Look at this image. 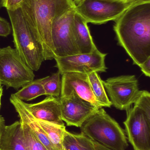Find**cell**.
I'll return each mask as SVG.
<instances>
[{"instance_id":"6da1fadb","label":"cell","mask_w":150,"mask_h":150,"mask_svg":"<svg viewBox=\"0 0 150 150\" xmlns=\"http://www.w3.org/2000/svg\"><path fill=\"white\" fill-rule=\"evenodd\" d=\"M114 21L118 44L140 67L150 57V2L133 4Z\"/></svg>"},{"instance_id":"7a4b0ae2","label":"cell","mask_w":150,"mask_h":150,"mask_svg":"<svg viewBox=\"0 0 150 150\" xmlns=\"http://www.w3.org/2000/svg\"><path fill=\"white\" fill-rule=\"evenodd\" d=\"M74 7L70 0H24L20 4L24 18L41 44L44 60L55 58L51 34L53 22Z\"/></svg>"},{"instance_id":"3957f363","label":"cell","mask_w":150,"mask_h":150,"mask_svg":"<svg viewBox=\"0 0 150 150\" xmlns=\"http://www.w3.org/2000/svg\"><path fill=\"white\" fill-rule=\"evenodd\" d=\"M81 133L112 150H126L129 146L125 130L103 108L80 127Z\"/></svg>"},{"instance_id":"277c9868","label":"cell","mask_w":150,"mask_h":150,"mask_svg":"<svg viewBox=\"0 0 150 150\" xmlns=\"http://www.w3.org/2000/svg\"><path fill=\"white\" fill-rule=\"evenodd\" d=\"M7 12L15 49L33 71H38L45 61L40 42L27 25L20 8L7 10Z\"/></svg>"},{"instance_id":"5b68a950","label":"cell","mask_w":150,"mask_h":150,"mask_svg":"<svg viewBox=\"0 0 150 150\" xmlns=\"http://www.w3.org/2000/svg\"><path fill=\"white\" fill-rule=\"evenodd\" d=\"M33 71L15 48L0 47V83L7 89L18 90L34 78Z\"/></svg>"},{"instance_id":"8992f818","label":"cell","mask_w":150,"mask_h":150,"mask_svg":"<svg viewBox=\"0 0 150 150\" xmlns=\"http://www.w3.org/2000/svg\"><path fill=\"white\" fill-rule=\"evenodd\" d=\"M133 4L125 0H81L75 9L88 23L101 25L115 21Z\"/></svg>"},{"instance_id":"52a82bcc","label":"cell","mask_w":150,"mask_h":150,"mask_svg":"<svg viewBox=\"0 0 150 150\" xmlns=\"http://www.w3.org/2000/svg\"><path fill=\"white\" fill-rule=\"evenodd\" d=\"M75 7L55 19L52 26V42L56 57L79 54L73 30Z\"/></svg>"},{"instance_id":"ba28073f","label":"cell","mask_w":150,"mask_h":150,"mask_svg":"<svg viewBox=\"0 0 150 150\" xmlns=\"http://www.w3.org/2000/svg\"><path fill=\"white\" fill-rule=\"evenodd\" d=\"M112 105L126 110L135 103L140 93L138 81L134 75H122L103 81Z\"/></svg>"},{"instance_id":"9c48e42d","label":"cell","mask_w":150,"mask_h":150,"mask_svg":"<svg viewBox=\"0 0 150 150\" xmlns=\"http://www.w3.org/2000/svg\"><path fill=\"white\" fill-rule=\"evenodd\" d=\"M107 54L97 49L90 54H79L63 57H56L55 67L63 74L67 73L88 74L104 73L107 69L105 63Z\"/></svg>"},{"instance_id":"30bf717a","label":"cell","mask_w":150,"mask_h":150,"mask_svg":"<svg viewBox=\"0 0 150 150\" xmlns=\"http://www.w3.org/2000/svg\"><path fill=\"white\" fill-rule=\"evenodd\" d=\"M126 111L125 133L134 150H150V118L135 105Z\"/></svg>"},{"instance_id":"8fae6325","label":"cell","mask_w":150,"mask_h":150,"mask_svg":"<svg viewBox=\"0 0 150 150\" xmlns=\"http://www.w3.org/2000/svg\"><path fill=\"white\" fill-rule=\"evenodd\" d=\"M60 101L61 119L68 126L80 127L99 109L75 94L60 97Z\"/></svg>"},{"instance_id":"7c38bea8","label":"cell","mask_w":150,"mask_h":150,"mask_svg":"<svg viewBox=\"0 0 150 150\" xmlns=\"http://www.w3.org/2000/svg\"><path fill=\"white\" fill-rule=\"evenodd\" d=\"M61 75V91L60 97L75 94L98 108H103L94 95L87 74L67 73Z\"/></svg>"},{"instance_id":"4fadbf2b","label":"cell","mask_w":150,"mask_h":150,"mask_svg":"<svg viewBox=\"0 0 150 150\" xmlns=\"http://www.w3.org/2000/svg\"><path fill=\"white\" fill-rule=\"evenodd\" d=\"M24 104L36 120L64 126V122L61 117L60 97L48 96L38 103L27 104L24 101Z\"/></svg>"},{"instance_id":"5bb4252c","label":"cell","mask_w":150,"mask_h":150,"mask_svg":"<svg viewBox=\"0 0 150 150\" xmlns=\"http://www.w3.org/2000/svg\"><path fill=\"white\" fill-rule=\"evenodd\" d=\"M10 101L16 109L20 118V122L26 124L33 131L37 138L48 150H56L48 140L37 120L26 108L24 101L18 99L14 94H11Z\"/></svg>"},{"instance_id":"9a60e30c","label":"cell","mask_w":150,"mask_h":150,"mask_svg":"<svg viewBox=\"0 0 150 150\" xmlns=\"http://www.w3.org/2000/svg\"><path fill=\"white\" fill-rule=\"evenodd\" d=\"M87 24V22L75 11L73 19V33L80 54L92 53L97 49Z\"/></svg>"},{"instance_id":"2e32d148","label":"cell","mask_w":150,"mask_h":150,"mask_svg":"<svg viewBox=\"0 0 150 150\" xmlns=\"http://www.w3.org/2000/svg\"><path fill=\"white\" fill-rule=\"evenodd\" d=\"M0 150H29L20 121L5 126L0 142Z\"/></svg>"},{"instance_id":"e0dca14e","label":"cell","mask_w":150,"mask_h":150,"mask_svg":"<svg viewBox=\"0 0 150 150\" xmlns=\"http://www.w3.org/2000/svg\"><path fill=\"white\" fill-rule=\"evenodd\" d=\"M63 150H96L93 142L82 134L66 130L63 142Z\"/></svg>"},{"instance_id":"ac0fdd59","label":"cell","mask_w":150,"mask_h":150,"mask_svg":"<svg viewBox=\"0 0 150 150\" xmlns=\"http://www.w3.org/2000/svg\"><path fill=\"white\" fill-rule=\"evenodd\" d=\"M36 120L55 149L63 150V136L66 130L65 125L61 126L44 121Z\"/></svg>"},{"instance_id":"d6986e66","label":"cell","mask_w":150,"mask_h":150,"mask_svg":"<svg viewBox=\"0 0 150 150\" xmlns=\"http://www.w3.org/2000/svg\"><path fill=\"white\" fill-rule=\"evenodd\" d=\"M14 94L18 99L23 101H31L38 97L45 95L42 78L30 82Z\"/></svg>"},{"instance_id":"ffe728a7","label":"cell","mask_w":150,"mask_h":150,"mask_svg":"<svg viewBox=\"0 0 150 150\" xmlns=\"http://www.w3.org/2000/svg\"><path fill=\"white\" fill-rule=\"evenodd\" d=\"M87 75L92 91L98 102L103 107H111L112 103L107 94L103 81L98 73L93 72Z\"/></svg>"},{"instance_id":"44dd1931","label":"cell","mask_w":150,"mask_h":150,"mask_svg":"<svg viewBox=\"0 0 150 150\" xmlns=\"http://www.w3.org/2000/svg\"><path fill=\"white\" fill-rule=\"evenodd\" d=\"M61 75L60 73L58 71L51 76L42 78L45 95L56 98L60 97L62 86Z\"/></svg>"},{"instance_id":"7402d4cb","label":"cell","mask_w":150,"mask_h":150,"mask_svg":"<svg viewBox=\"0 0 150 150\" xmlns=\"http://www.w3.org/2000/svg\"><path fill=\"white\" fill-rule=\"evenodd\" d=\"M23 134L29 150H48L37 138L31 129L24 123L21 122Z\"/></svg>"},{"instance_id":"603a6c76","label":"cell","mask_w":150,"mask_h":150,"mask_svg":"<svg viewBox=\"0 0 150 150\" xmlns=\"http://www.w3.org/2000/svg\"><path fill=\"white\" fill-rule=\"evenodd\" d=\"M134 105L141 109L150 118V93L145 90L140 91Z\"/></svg>"},{"instance_id":"cb8c5ba5","label":"cell","mask_w":150,"mask_h":150,"mask_svg":"<svg viewBox=\"0 0 150 150\" xmlns=\"http://www.w3.org/2000/svg\"><path fill=\"white\" fill-rule=\"evenodd\" d=\"M11 31V25L10 23L5 18L0 17V37H8Z\"/></svg>"},{"instance_id":"d4e9b609","label":"cell","mask_w":150,"mask_h":150,"mask_svg":"<svg viewBox=\"0 0 150 150\" xmlns=\"http://www.w3.org/2000/svg\"><path fill=\"white\" fill-rule=\"evenodd\" d=\"M24 0H4L3 7L7 10H14L19 8Z\"/></svg>"},{"instance_id":"484cf974","label":"cell","mask_w":150,"mask_h":150,"mask_svg":"<svg viewBox=\"0 0 150 150\" xmlns=\"http://www.w3.org/2000/svg\"><path fill=\"white\" fill-rule=\"evenodd\" d=\"M142 73L146 76H150V57L148 58L145 62L140 66Z\"/></svg>"},{"instance_id":"4316f807","label":"cell","mask_w":150,"mask_h":150,"mask_svg":"<svg viewBox=\"0 0 150 150\" xmlns=\"http://www.w3.org/2000/svg\"><path fill=\"white\" fill-rule=\"evenodd\" d=\"M5 126L6 125H5V120L3 117L0 115V142H1L2 135Z\"/></svg>"},{"instance_id":"83f0119b","label":"cell","mask_w":150,"mask_h":150,"mask_svg":"<svg viewBox=\"0 0 150 150\" xmlns=\"http://www.w3.org/2000/svg\"><path fill=\"white\" fill-rule=\"evenodd\" d=\"M92 142H93V144H94V147H95L96 150H112L106 148L105 146L99 144L98 143L96 142L93 141Z\"/></svg>"},{"instance_id":"f1b7e54d","label":"cell","mask_w":150,"mask_h":150,"mask_svg":"<svg viewBox=\"0 0 150 150\" xmlns=\"http://www.w3.org/2000/svg\"><path fill=\"white\" fill-rule=\"evenodd\" d=\"M125 1L130 2L134 4H135L141 3L150 2V0H125Z\"/></svg>"},{"instance_id":"f546056e","label":"cell","mask_w":150,"mask_h":150,"mask_svg":"<svg viewBox=\"0 0 150 150\" xmlns=\"http://www.w3.org/2000/svg\"><path fill=\"white\" fill-rule=\"evenodd\" d=\"M3 94L2 87H0V110H1V98Z\"/></svg>"},{"instance_id":"4dcf8cb0","label":"cell","mask_w":150,"mask_h":150,"mask_svg":"<svg viewBox=\"0 0 150 150\" xmlns=\"http://www.w3.org/2000/svg\"><path fill=\"white\" fill-rule=\"evenodd\" d=\"M4 0H0V8L3 7V5Z\"/></svg>"},{"instance_id":"1f68e13d","label":"cell","mask_w":150,"mask_h":150,"mask_svg":"<svg viewBox=\"0 0 150 150\" xmlns=\"http://www.w3.org/2000/svg\"><path fill=\"white\" fill-rule=\"evenodd\" d=\"M80 1H81V0H75V1H74V2H73V3H74V5H76V4H77Z\"/></svg>"},{"instance_id":"d6a6232c","label":"cell","mask_w":150,"mask_h":150,"mask_svg":"<svg viewBox=\"0 0 150 150\" xmlns=\"http://www.w3.org/2000/svg\"><path fill=\"white\" fill-rule=\"evenodd\" d=\"M70 1H72V2L73 3V2H74V1H75V0H70Z\"/></svg>"},{"instance_id":"836d02e7","label":"cell","mask_w":150,"mask_h":150,"mask_svg":"<svg viewBox=\"0 0 150 150\" xmlns=\"http://www.w3.org/2000/svg\"><path fill=\"white\" fill-rule=\"evenodd\" d=\"M1 83H0V87H1Z\"/></svg>"}]
</instances>
